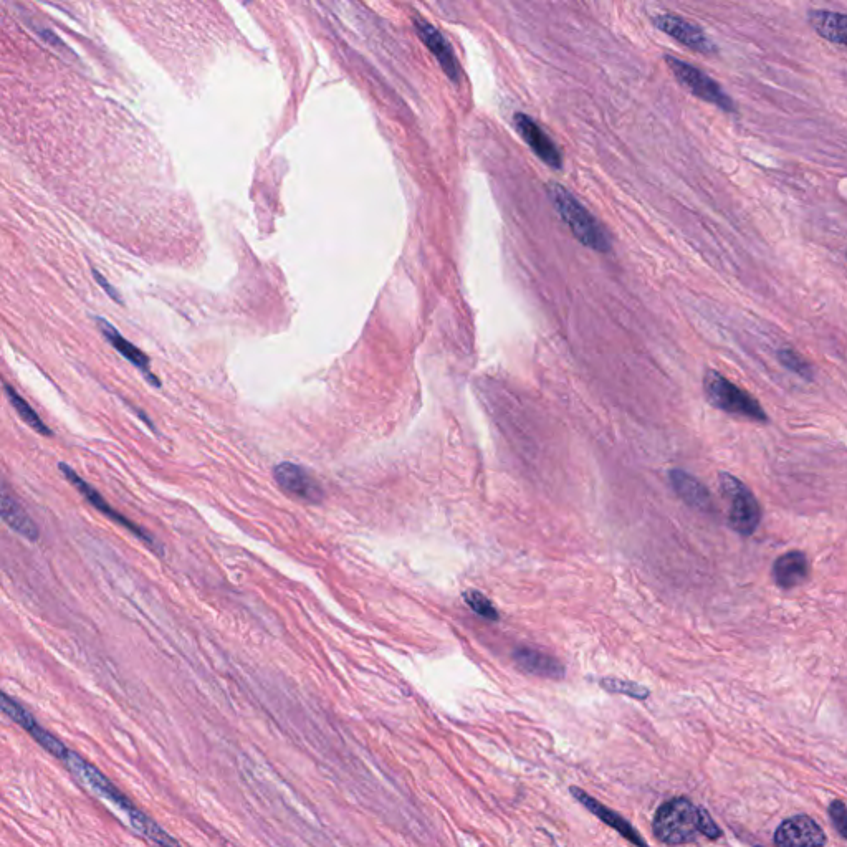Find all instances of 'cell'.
<instances>
[{
	"instance_id": "cell-20",
	"label": "cell",
	"mask_w": 847,
	"mask_h": 847,
	"mask_svg": "<svg viewBox=\"0 0 847 847\" xmlns=\"http://www.w3.org/2000/svg\"><path fill=\"white\" fill-rule=\"evenodd\" d=\"M808 20L819 37L841 47L846 45V15L833 10H811Z\"/></svg>"
},
{
	"instance_id": "cell-22",
	"label": "cell",
	"mask_w": 847,
	"mask_h": 847,
	"mask_svg": "<svg viewBox=\"0 0 847 847\" xmlns=\"http://www.w3.org/2000/svg\"><path fill=\"white\" fill-rule=\"evenodd\" d=\"M601 685H603L604 689L609 690V692L629 695V697H634V699L646 700L651 695V692L646 687L634 684V682H627V680L603 679L601 680Z\"/></svg>"
},
{
	"instance_id": "cell-10",
	"label": "cell",
	"mask_w": 847,
	"mask_h": 847,
	"mask_svg": "<svg viewBox=\"0 0 847 847\" xmlns=\"http://www.w3.org/2000/svg\"><path fill=\"white\" fill-rule=\"evenodd\" d=\"M657 29L662 30L664 34L669 35L672 39L677 40L679 44L694 50L697 53L704 55H712L717 52V47L712 44V40L705 35L704 30L692 24L689 20L682 19L679 15L661 14L652 19Z\"/></svg>"
},
{
	"instance_id": "cell-1",
	"label": "cell",
	"mask_w": 847,
	"mask_h": 847,
	"mask_svg": "<svg viewBox=\"0 0 847 847\" xmlns=\"http://www.w3.org/2000/svg\"><path fill=\"white\" fill-rule=\"evenodd\" d=\"M65 766H67L68 771L72 773L75 778L85 783V785L90 786L91 790H95L98 795L103 796L105 800L110 801L113 806L123 811V813L128 816L130 819L131 826H133L138 833L143 834L144 838H148L149 841H153L156 844H163V846H176L178 841L176 839L171 838L166 831H164L159 824L154 823L153 819L149 818L148 814H144L141 809L136 808L133 803H131L130 798L128 796L123 795L115 785H113V781L108 780L103 773H101L96 766L88 763L85 758L80 757L78 753L68 752L67 757L63 760Z\"/></svg>"
},
{
	"instance_id": "cell-27",
	"label": "cell",
	"mask_w": 847,
	"mask_h": 847,
	"mask_svg": "<svg viewBox=\"0 0 847 847\" xmlns=\"http://www.w3.org/2000/svg\"><path fill=\"white\" fill-rule=\"evenodd\" d=\"M93 277H95L96 283L100 285L101 290L110 295L111 300H115V302L118 303L121 302V298L120 295H118V292H116L115 288L111 287L110 282H108V280H106V278L103 277V275H101V273L98 272L96 268H93Z\"/></svg>"
},
{
	"instance_id": "cell-11",
	"label": "cell",
	"mask_w": 847,
	"mask_h": 847,
	"mask_svg": "<svg viewBox=\"0 0 847 847\" xmlns=\"http://www.w3.org/2000/svg\"><path fill=\"white\" fill-rule=\"evenodd\" d=\"M513 125L517 128L523 141L532 148L533 153L543 163L548 164L550 168L561 169L563 158H561L560 149L556 146L555 141L545 131L541 130L540 126L536 125L533 118L525 115V113H515Z\"/></svg>"
},
{
	"instance_id": "cell-9",
	"label": "cell",
	"mask_w": 847,
	"mask_h": 847,
	"mask_svg": "<svg viewBox=\"0 0 847 847\" xmlns=\"http://www.w3.org/2000/svg\"><path fill=\"white\" fill-rule=\"evenodd\" d=\"M273 477H275V482L283 492H287L292 497L300 498L303 502L320 503L325 497V492L321 489V485L316 482L315 477L300 465L283 462V464L275 467Z\"/></svg>"
},
{
	"instance_id": "cell-16",
	"label": "cell",
	"mask_w": 847,
	"mask_h": 847,
	"mask_svg": "<svg viewBox=\"0 0 847 847\" xmlns=\"http://www.w3.org/2000/svg\"><path fill=\"white\" fill-rule=\"evenodd\" d=\"M513 659L520 669L525 670L528 674L538 675V677L560 680L566 674L565 666L558 659L548 656L545 652L530 649V647L517 649L513 652Z\"/></svg>"
},
{
	"instance_id": "cell-23",
	"label": "cell",
	"mask_w": 847,
	"mask_h": 847,
	"mask_svg": "<svg viewBox=\"0 0 847 847\" xmlns=\"http://www.w3.org/2000/svg\"><path fill=\"white\" fill-rule=\"evenodd\" d=\"M464 599L474 613L479 614L482 618L489 619V621H497V609L490 603L489 599L485 598L484 594L479 593V591H467L464 594Z\"/></svg>"
},
{
	"instance_id": "cell-4",
	"label": "cell",
	"mask_w": 847,
	"mask_h": 847,
	"mask_svg": "<svg viewBox=\"0 0 847 847\" xmlns=\"http://www.w3.org/2000/svg\"><path fill=\"white\" fill-rule=\"evenodd\" d=\"M705 396L712 406L720 411L747 417L752 421L766 422V412L747 391L738 388L732 381L717 371H709L704 379Z\"/></svg>"
},
{
	"instance_id": "cell-3",
	"label": "cell",
	"mask_w": 847,
	"mask_h": 847,
	"mask_svg": "<svg viewBox=\"0 0 847 847\" xmlns=\"http://www.w3.org/2000/svg\"><path fill=\"white\" fill-rule=\"evenodd\" d=\"M700 814L702 808H697L687 798L667 801L659 808L652 823L654 836L657 841L669 846L692 843L700 834Z\"/></svg>"
},
{
	"instance_id": "cell-24",
	"label": "cell",
	"mask_w": 847,
	"mask_h": 847,
	"mask_svg": "<svg viewBox=\"0 0 847 847\" xmlns=\"http://www.w3.org/2000/svg\"><path fill=\"white\" fill-rule=\"evenodd\" d=\"M778 358H780L781 364L785 366V368L790 369L793 373L800 374L801 378L809 379L813 374H811V368H809V364L801 358L796 351L793 350H781L778 353Z\"/></svg>"
},
{
	"instance_id": "cell-15",
	"label": "cell",
	"mask_w": 847,
	"mask_h": 847,
	"mask_svg": "<svg viewBox=\"0 0 847 847\" xmlns=\"http://www.w3.org/2000/svg\"><path fill=\"white\" fill-rule=\"evenodd\" d=\"M0 520L27 540L37 541L40 538L39 527L2 482H0Z\"/></svg>"
},
{
	"instance_id": "cell-19",
	"label": "cell",
	"mask_w": 847,
	"mask_h": 847,
	"mask_svg": "<svg viewBox=\"0 0 847 847\" xmlns=\"http://www.w3.org/2000/svg\"><path fill=\"white\" fill-rule=\"evenodd\" d=\"M670 484L675 492L690 507L697 508L700 512H707L712 508V498L709 490L700 484L699 480L687 474L684 470H670Z\"/></svg>"
},
{
	"instance_id": "cell-18",
	"label": "cell",
	"mask_w": 847,
	"mask_h": 847,
	"mask_svg": "<svg viewBox=\"0 0 847 847\" xmlns=\"http://www.w3.org/2000/svg\"><path fill=\"white\" fill-rule=\"evenodd\" d=\"M571 793L575 796L576 800L580 801L583 804L584 808H588L591 813L596 814L601 821L609 824L611 828L616 829L623 838H626L627 841H631L632 844H639V846H646V841L639 836L636 829L632 828L631 824L627 823L626 819L623 816H619L616 811L613 809L606 808L603 804L599 803V801L593 800L588 793H584L583 790H578V788H571Z\"/></svg>"
},
{
	"instance_id": "cell-21",
	"label": "cell",
	"mask_w": 847,
	"mask_h": 847,
	"mask_svg": "<svg viewBox=\"0 0 847 847\" xmlns=\"http://www.w3.org/2000/svg\"><path fill=\"white\" fill-rule=\"evenodd\" d=\"M7 398H9L10 404L14 407L15 412L19 414L20 419L27 424V426L32 427L37 434L40 436H52V431L48 429L47 424H45L42 419H40L39 414L34 411V407L30 406L29 402L25 401L22 396H20L15 389L9 388L7 386Z\"/></svg>"
},
{
	"instance_id": "cell-12",
	"label": "cell",
	"mask_w": 847,
	"mask_h": 847,
	"mask_svg": "<svg viewBox=\"0 0 847 847\" xmlns=\"http://www.w3.org/2000/svg\"><path fill=\"white\" fill-rule=\"evenodd\" d=\"M776 846L818 847L826 844V836L816 821L809 816H795L786 819L780 828L776 829Z\"/></svg>"
},
{
	"instance_id": "cell-6",
	"label": "cell",
	"mask_w": 847,
	"mask_h": 847,
	"mask_svg": "<svg viewBox=\"0 0 847 847\" xmlns=\"http://www.w3.org/2000/svg\"><path fill=\"white\" fill-rule=\"evenodd\" d=\"M666 63L672 75L677 78V82L685 90L690 91L692 95L697 96L699 100L718 106L720 110L727 111V113L737 110L732 98L707 73L702 72L694 65H690V63L684 62V60L670 57V55H667Z\"/></svg>"
},
{
	"instance_id": "cell-7",
	"label": "cell",
	"mask_w": 847,
	"mask_h": 847,
	"mask_svg": "<svg viewBox=\"0 0 847 847\" xmlns=\"http://www.w3.org/2000/svg\"><path fill=\"white\" fill-rule=\"evenodd\" d=\"M0 710L4 712L10 720H14L17 725L24 728L25 732L29 733L30 737L34 738L35 742L39 743L40 747L47 750L50 755L58 758V760H65L67 757L68 750L65 745H63L60 740H58L55 735L47 732L42 725H40L37 720H35L34 715L30 714L29 710L24 709L19 702H15L12 697L5 694L4 690L0 689Z\"/></svg>"
},
{
	"instance_id": "cell-8",
	"label": "cell",
	"mask_w": 847,
	"mask_h": 847,
	"mask_svg": "<svg viewBox=\"0 0 847 847\" xmlns=\"http://www.w3.org/2000/svg\"><path fill=\"white\" fill-rule=\"evenodd\" d=\"M58 469L62 472L63 477L70 482V484L78 490V492L82 493L83 497L87 498L90 505L98 510V512L103 513L106 517L113 520V522L118 523L121 527L128 528L131 533L138 536L139 540H143L146 545L151 546V548H156V543H154V538L151 535H148L146 530L138 527L136 523L131 522L125 515H121L120 512H116L115 508L111 507L110 503L106 502L105 498L101 497L100 493L96 492L93 487H91L88 482L80 477V475L75 472V470L67 464L58 465Z\"/></svg>"
},
{
	"instance_id": "cell-25",
	"label": "cell",
	"mask_w": 847,
	"mask_h": 847,
	"mask_svg": "<svg viewBox=\"0 0 847 847\" xmlns=\"http://www.w3.org/2000/svg\"><path fill=\"white\" fill-rule=\"evenodd\" d=\"M829 816L833 819L834 826L838 829V833L841 834V838H846V804L843 801H834L831 804V808H829Z\"/></svg>"
},
{
	"instance_id": "cell-17",
	"label": "cell",
	"mask_w": 847,
	"mask_h": 847,
	"mask_svg": "<svg viewBox=\"0 0 847 847\" xmlns=\"http://www.w3.org/2000/svg\"><path fill=\"white\" fill-rule=\"evenodd\" d=\"M808 558L801 551H788L775 561L773 578L783 589L796 588L808 580Z\"/></svg>"
},
{
	"instance_id": "cell-26",
	"label": "cell",
	"mask_w": 847,
	"mask_h": 847,
	"mask_svg": "<svg viewBox=\"0 0 847 847\" xmlns=\"http://www.w3.org/2000/svg\"><path fill=\"white\" fill-rule=\"evenodd\" d=\"M700 834H704L709 839H717L722 836V831L704 808H702V814H700Z\"/></svg>"
},
{
	"instance_id": "cell-5",
	"label": "cell",
	"mask_w": 847,
	"mask_h": 847,
	"mask_svg": "<svg viewBox=\"0 0 847 847\" xmlns=\"http://www.w3.org/2000/svg\"><path fill=\"white\" fill-rule=\"evenodd\" d=\"M720 489L730 503L728 523L743 536L755 533L761 520L760 505L747 485L730 474H720Z\"/></svg>"
},
{
	"instance_id": "cell-14",
	"label": "cell",
	"mask_w": 847,
	"mask_h": 847,
	"mask_svg": "<svg viewBox=\"0 0 847 847\" xmlns=\"http://www.w3.org/2000/svg\"><path fill=\"white\" fill-rule=\"evenodd\" d=\"M96 323H98V330L101 331V335L105 336V340L110 343L113 348H115L118 353H120L126 361H130L133 364L134 368L139 369L141 373L146 376L149 383L159 388L161 383H159L156 376L151 373V369H149V358L144 355L143 351L139 350L138 346H134L131 341L126 340L125 336L121 335L120 331L116 330L115 326L111 325L110 321H106L105 318H96Z\"/></svg>"
},
{
	"instance_id": "cell-2",
	"label": "cell",
	"mask_w": 847,
	"mask_h": 847,
	"mask_svg": "<svg viewBox=\"0 0 847 847\" xmlns=\"http://www.w3.org/2000/svg\"><path fill=\"white\" fill-rule=\"evenodd\" d=\"M548 196L561 219L570 227L571 232L581 244L596 252L611 250V239L603 225L599 224L598 219L568 189L561 184L551 182L548 184Z\"/></svg>"
},
{
	"instance_id": "cell-13",
	"label": "cell",
	"mask_w": 847,
	"mask_h": 847,
	"mask_svg": "<svg viewBox=\"0 0 847 847\" xmlns=\"http://www.w3.org/2000/svg\"><path fill=\"white\" fill-rule=\"evenodd\" d=\"M414 27L422 42L431 50L432 55L436 57L437 62L441 65L442 70L449 77L450 82H460V67L457 58H455L454 50L450 47L446 37L424 19H414Z\"/></svg>"
}]
</instances>
